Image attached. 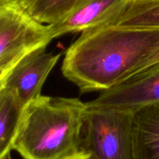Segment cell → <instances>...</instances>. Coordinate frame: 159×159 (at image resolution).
<instances>
[{
    "mask_svg": "<svg viewBox=\"0 0 159 159\" xmlns=\"http://www.w3.org/2000/svg\"><path fill=\"white\" fill-rule=\"evenodd\" d=\"M158 48L159 28L103 25L68 47L61 71L82 93L103 91L134 76Z\"/></svg>",
    "mask_w": 159,
    "mask_h": 159,
    "instance_id": "cell-1",
    "label": "cell"
},
{
    "mask_svg": "<svg viewBox=\"0 0 159 159\" xmlns=\"http://www.w3.org/2000/svg\"><path fill=\"white\" fill-rule=\"evenodd\" d=\"M130 0H84L69 15L48 25L53 39L107 25L124 11Z\"/></svg>",
    "mask_w": 159,
    "mask_h": 159,
    "instance_id": "cell-7",
    "label": "cell"
},
{
    "mask_svg": "<svg viewBox=\"0 0 159 159\" xmlns=\"http://www.w3.org/2000/svg\"><path fill=\"white\" fill-rule=\"evenodd\" d=\"M23 108L12 90L6 87L0 90V159L12 150Z\"/></svg>",
    "mask_w": 159,
    "mask_h": 159,
    "instance_id": "cell-9",
    "label": "cell"
},
{
    "mask_svg": "<svg viewBox=\"0 0 159 159\" xmlns=\"http://www.w3.org/2000/svg\"><path fill=\"white\" fill-rule=\"evenodd\" d=\"M45 49L37 48L25 55L6 79L5 87L16 94L23 108L41 95L44 82L61 57V53H48Z\"/></svg>",
    "mask_w": 159,
    "mask_h": 159,
    "instance_id": "cell-6",
    "label": "cell"
},
{
    "mask_svg": "<svg viewBox=\"0 0 159 159\" xmlns=\"http://www.w3.org/2000/svg\"><path fill=\"white\" fill-rule=\"evenodd\" d=\"M159 65V48L156 51H155V53H154L153 55H152V56H151V57L149 58L145 62H144V65L140 68V70L137 72V73L135 75L139 74V73L147 70L148 69L152 68V67L155 66V65Z\"/></svg>",
    "mask_w": 159,
    "mask_h": 159,
    "instance_id": "cell-12",
    "label": "cell"
},
{
    "mask_svg": "<svg viewBox=\"0 0 159 159\" xmlns=\"http://www.w3.org/2000/svg\"><path fill=\"white\" fill-rule=\"evenodd\" d=\"M65 159H96L93 154L84 151H79L76 154L70 156Z\"/></svg>",
    "mask_w": 159,
    "mask_h": 159,
    "instance_id": "cell-14",
    "label": "cell"
},
{
    "mask_svg": "<svg viewBox=\"0 0 159 159\" xmlns=\"http://www.w3.org/2000/svg\"><path fill=\"white\" fill-rule=\"evenodd\" d=\"M3 1H4V0H3ZM3 1H2V2H3ZM1 2H0V3H1Z\"/></svg>",
    "mask_w": 159,
    "mask_h": 159,
    "instance_id": "cell-18",
    "label": "cell"
},
{
    "mask_svg": "<svg viewBox=\"0 0 159 159\" xmlns=\"http://www.w3.org/2000/svg\"><path fill=\"white\" fill-rule=\"evenodd\" d=\"M108 24L159 28V0H130L124 11Z\"/></svg>",
    "mask_w": 159,
    "mask_h": 159,
    "instance_id": "cell-11",
    "label": "cell"
},
{
    "mask_svg": "<svg viewBox=\"0 0 159 159\" xmlns=\"http://www.w3.org/2000/svg\"><path fill=\"white\" fill-rule=\"evenodd\" d=\"M134 159H159V108L135 114Z\"/></svg>",
    "mask_w": 159,
    "mask_h": 159,
    "instance_id": "cell-8",
    "label": "cell"
},
{
    "mask_svg": "<svg viewBox=\"0 0 159 159\" xmlns=\"http://www.w3.org/2000/svg\"><path fill=\"white\" fill-rule=\"evenodd\" d=\"M86 103L40 95L23 108L12 150L23 159H65L80 151Z\"/></svg>",
    "mask_w": 159,
    "mask_h": 159,
    "instance_id": "cell-2",
    "label": "cell"
},
{
    "mask_svg": "<svg viewBox=\"0 0 159 159\" xmlns=\"http://www.w3.org/2000/svg\"><path fill=\"white\" fill-rule=\"evenodd\" d=\"M88 108L113 109L134 113L159 108V65L129 78L121 84L103 90Z\"/></svg>",
    "mask_w": 159,
    "mask_h": 159,
    "instance_id": "cell-5",
    "label": "cell"
},
{
    "mask_svg": "<svg viewBox=\"0 0 159 159\" xmlns=\"http://www.w3.org/2000/svg\"><path fill=\"white\" fill-rule=\"evenodd\" d=\"M2 159H12V158H11L10 154H9V155H7V156H6V157H5L4 158H2Z\"/></svg>",
    "mask_w": 159,
    "mask_h": 159,
    "instance_id": "cell-15",
    "label": "cell"
},
{
    "mask_svg": "<svg viewBox=\"0 0 159 159\" xmlns=\"http://www.w3.org/2000/svg\"><path fill=\"white\" fill-rule=\"evenodd\" d=\"M13 67L14 65L12 67H8V68H0V90L5 88L8 75L9 74V73H10V71Z\"/></svg>",
    "mask_w": 159,
    "mask_h": 159,
    "instance_id": "cell-13",
    "label": "cell"
},
{
    "mask_svg": "<svg viewBox=\"0 0 159 159\" xmlns=\"http://www.w3.org/2000/svg\"><path fill=\"white\" fill-rule=\"evenodd\" d=\"M53 40L48 25L25 12L16 2L0 3V68L15 65L25 55Z\"/></svg>",
    "mask_w": 159,
    "mask_h": 159,
    "instance_id": "cell-4",
    "label": "cell"
},
{
    "mask_svg": "<svg viewBox=\"0 0 159 159\" xmlns=\"http://www.w3.org/2000/svg\"><path fill=\"white\" fill-rule=\"evenodd\" d=\"M135 114L87 107L80 151L91 153L96 159H134Z\"/></svg>",
    "mask_w": 159,
    "mask_h": 159,
    "instance_id": "cell-3",
    "label": "cell"
},
{
    "mask_svg": "<svg viewBox=\"0 0 159 159\" xmlns=\"http://www.w3.org/2000/svg\"><path fill=\"white\" fill-rule=\"evenodd\" d=\"M84 0H17V4L34 20L44 25L61 21Z\"/></svg>",
    "mask_w": 159,
    "mask_h": 159,
    "instance_id": "cell-10",
    "label": "cell"
},
{
    "mask_svg": "<svg viewBox=\"0 0 159 159\" xmlns=\"http://www.w3.org/2000/svg\"></svg>",
    "mask_w": 159,
    "mask_h": 159,
    "instance_id": "cell-19",
    "label": "cell"
},
{
    "mask_svg": "<svg viewBox=\"0 0 159 159\" xmlns=\"http://www.w3.org/2000/svg\"><path fill=\"white\" fill-rule=\"evenodd\" d=\"M2 1H3V0H0V2H2Z\"/></svg>",
    "mask_w": 159,
    "mask_h": 159,
    "instance_id": "cell-17",
    "label": "cell"
},
{
    "mask_svg": "<svg viewBox=\"0 0 159 159\" xmlns=\"http://www.w3.org/2000/svg\"><path fill=\"white\" fill-rule=\"evenodd\" d=\"M8 1H13V2H16V1H17V0H8Z\"/></svg>",
    "mask_w": 159,
    "mask_h": 159,
    "instance_id": "cell-16",
    "label": "cell"
}]
</instances>
